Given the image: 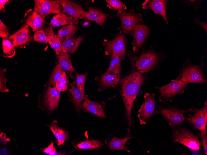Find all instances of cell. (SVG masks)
Masks as SVG:
<instances>
[{"mask_svg":"<svg viewBox=\"0 0 207 155\" xmlns=\"http://www.w3.org/2000/svg\"><path fill=\"white\" fill-rule=\"evenodd\" d=\"M129 57L131 63L130 72L119 82L121 93L124 102L126 114V119L130 126L131 123L132 109L135 99L139 92L143 83L146 80L147 73L142 74L137 71L134 67V56Z\"/></svg>","mask_w":207,"mask_h":155,"instance_id":"obj_1","label":"cell"},{"mask_svg":"<svg viewBox=\"0 0 207 155\" xmlns=\"http://www.w3.org/2000/svg\"><path fill=\"white\" fill-rule=\"evenodd\" d=\"M150 46L148 49L141 48L134 56L136 70L143 74L150 70H157L161 63L166 58L163 53L156 52Z\"/></svg>","mask_w":207,"mask_h":155,"instance_id":"obj_2","label":"cell"},{"mask_svg":"<svg viewBox=\"0 0 207 155\" xmlns=\"http://www.w3.org/2000/svg\"><path fill=\"white\" fill-rule=\"evenodd\" d=\"M204 62L201 61L198 65L192 64L188 59L183 65L179 75L181 80L187 83H196L204 84L207 82Z\"/></svg>","mask_w":207,"mask_h":155,"instance_id":"obj_3","label":"cell"},{"mask_svg":"<svg viewBox=\"0 0 207 155\" xmlns=\"http://www.w3.org/2000/svg\"><path fill=\"white\" fill-rule=\"evenodd\" d=\"M126 44V39L124 33L120 32L117 34L112 40H104L103 45L106 55H112L123 60L125 58Z\"/></svg>","mask_w":207,"mask_h":155,"instance_id":"obj_4","label":"cell"},{"mask_svg":"<svg viewBox=\"0 0 207 155\" xmlns=\"http://www.w3.org/2000/svg\"><path fill=\"white\" fill-rule=\"evenodd\" d=\"M115 17L121 21V25L118 29H121L123 33L128 34L131 36L136 24L139 22H143L142 14L135 13L133 10H131L128 12L123 11H118Z\"/></svg>","mask_w":207,"mask_h":155,"instance_id":"obj_5","label":"cell"},{"mask_svg":"<svg viewBox=\"0 0 207 155\" xmlns=\"http://www.w3.org/2000/svg\"><path fill=\"white\" fill-rule=\"evenodd\" d=\"M173 138L174 142L185 145L192 152L200 149V142L197 137L185 128L174 131Z\"/></svg>","mask_w":207,"mask_h":155,"instance_id":"obj_6","label":"cell"},{"mask_svg":"<svg viewBox=\"0 0 207 155\" xmlns=\"http://www.w3.org/2000/svg\"><path fill=\"white\" fill-rule=\"evenodd\" d=\"M151 29L143 22H139L135 25L132 32L133 40L132 42L133 54L137 53L142 48L143 44L150 34Z\"/></svg>","mask_w":207,"mask_h":155,"instance_id":"obj_7","label":"cell"},{"mask_svg":"<svg viewBox=\"0 0 207 155\" xmlns=\"http://www.w3.org/2000/svg\"><path fill=\"white\" fill-rule=\"evenodd\" d=\"M193 110L191 109L183 110L174 107L167 109L160 107L155 111L154 114H160L163 116L168 120L171 127H173L176 125L179 124L186 119L183 115L184 113Z\"/></svg>","mask_w":207,"mask_h":155,"instance_id":"obj_8","label":"cell"},{"mask_svg":"<svg viewBox=\"0 0 207 155\" xmlns=\"http://www.w3.org/2000/svg\"><path fill=\"white\" fill-rule=\"evenodd\" d=\"M34 10L45 18L49 14H58L61 11L58 0H35Z\"/></svg>","mask_w":207,"mask_h":155,"instance_id":"obj_9","label":"cell"},{"mask_svg":"<svg viewBox=\"0 0 207 155\" xmlns=\"http://www.w3.org/2000/svg\"><path fill=\"white\" fill-rule=\"evenodd\" d=\"M188 84L181 80L178 75L168 84L158 88L160 98H170L183 91Z\"/></svg>","mask_w":207,"mask_h":155,"instance_id":"obj_10","label":"cell"},{"mask_svg":"<svg viewBox=\"0 0 207 155\" xmlns=\"http://www.w3.org/2000/svg\"><path fill=\"white\" fill-rule=\"evenodd\" d=\"M155 95L147 93L144 97L145 102L140 106L138 112V117L139 120L140 124H145L147 121L152 116L155 109L154 98Z\"/></svg>","mask_w":207,"mask_h":155,"instance_id":"obj_11","label":"cell"},{"mask_svg":"<svg viewBox=\"0 0 207 155\" xmlns=\"http://www.w3.org/2000/svg\"><path fill=\"white\" fill-rule=\"evenodd\" d=\"M8 37L11 41L15 48L23 47L27 45L33 38L30 35L29 26L26 24Z\"/></svg>","mask_w":207,"mask_h":155,"instance_id":"obj_12","label":"cell"},{"mask_svg":"<svg viewBox=\"0 0 207 155\" xmlns=\"http://www.w3.org/2000/svg\"><path fill=\"white\" fill-rule=\"evenodd\" d=\"M121 76L112 74L106 71L103 74L95 78L99 86V91L108 88H115L121 80Z\"/></svg>","mask_w":207,"mask_h":155,"instance_id":"obj_13","label":"cell"},{"mask_svg":"<svg viewBox=\"0 0 207 155\" xmlns=\"http://www.w3.org/2000/svg\"><path fill=\"white\" fill-rule=\"evenodd\" d=\"M168 2L167 0H146L142 4V8L143 9H152L156 14L161 16L166 24L168 25L166 14Z\"/></svg>","mask_w":207,"mask_h":155,"instance_id":"obj_14","label":"cell"},{"mask_svg":"<svg viewBox=\"0 0 207 155\" xmlns=\"http://www.w3.org/2000/svg\"><path fill=\"white\" fill-rule=\"evenodd\" d=\"M58 1L59 4L62 6L64 12L73 17L82 19H85V11L79 4L69 0Z\"/></svg>","mask_w":207,"mask_h":155,"instance_id":"obj_15","label":"cell"},{"mask_svg":"<svg viewBox=\"0 0 207 155\" xmlns=\"http://www.w3.org/2000/svg\"><path fill=\"white\" fill-rule=\"evenodd\" d=\"M25 16H26L25 24L30 26L33 31L43 28L46 24L44 19L34 9L28 11Z\"/></svg>","mask_w":207,"mask_h":155,"instance_id":"obj_16","label":"cell"},{"mask_svg":"<svg viewBox=\"0 0 207 155\" xmlns=\"http://www.w3.org/2000/svg\"><path fill=\"white\" fill-rule=\"evenodd\" d=\"M60 92L55 86L49 87L45 95L44 102L47 108L51 111H53L58 106Z\"/></svg>","mask_w":207,"mask_h":155,"instance_id":"obj_17","label":"cell"},{"mask_svg":"<svg viewBox=\"0 0 207 155\" xmlns=\"http://www.w3.org/2000/svg\"><path fill=\"white\" fill-rule=\"evenodd\" d=\"M81 108L103 118L106 117L102 105L97 102L91 101L88 98L87 95L85 96L84 101L81 106Z\"/></svg>","mask_w":207,"mask_h":155,"instance_id":"obj_18","label":"cell"},{"mask_svg":"<svg viewBox=\"0 0 207 155\" xmlns=\"http://www.w3.org/2000/svg\"><path fill=\"white\" fill-rule=\"evenodd\" d=\"M78 19L60 12L53 16L49 25L53 27L65 26L70 24L74 25L78 23Z\"/></svg>","mask_w":207,"mask_h":155,"instance_id":"obj_19","label":"cell"},{"mask_svg":"<svg viewBox=\"0 0 207 155\" xmlns=\"http://www.w3.org/2000/svg\"><path fill=\"white\" fill-rule=\"evenodd\" d=\"M85 11V19L95 21L103 28V24L108 18V15L100 10L94 7H88Z\"/></svg>","mask_w":207,"mask_h":155,"instance_id":"obj_20","label":"cell"},{"mask_svg":"<svg viewBox=\"0 0 207 155\" xmlns=\"http://www.w3.org/2000/svg\"><path fill=\"white\" fill-rule=\"evenodd\" d=\"M81 36L77 38L72 37L64 39L63 42L61 49V52H67L74 54L78 48L83 39Z\"/></svg>","mask_w":207,"mask_h":155,"instance_id":"obj_21","label":"cell"},{"mask_svg":"<svg viewBox=\"0 0 207 155\" xmlns=\"http://www.w3.org/2000/svg\"><path fill=\"white\" fill-rule=\"evenodd\" d=\"M186 119L193 125L195 128L202 131L206 129V123L202 109L198 110L194 115L187 118Z\"/></svg>","mask_w":207,"mask_h":155,"instance_id":"obj_22","label":"cell"},{"mask_svg":"<svg viewBox=\"0 0 207 155\" xmlns=\"http://www.w3.org/2000/svg\"><path fill=\"white\" fill-rule=\"evenodd\" d=\"M59 65L63 71L74 72L75 69L71 61V56L67 52H61L58 57Z\"/></svg>","mask_w":207,"mask_h":155,"instance_id":"obj_23","label":"cell"},{"mask_svg":"<svg viewBox=\"0 0 207 155\" xmlns=\"http://www.w3.org/2000/svg\"><path fill=\"white\" fill-rule=\"evenodd\" d=\"M70 86L71 88L68 89L73 97V102L77 109H80L81 106V103L85 99L84 93L76 88L74 83L71 84Z\"/></svg>","mask_w":207,"mask_h":155,"instance_id":"obj_24","label":"cell"},{"mask_svg":"<svg viewBox=\"0 0 207 155\" xmlns=\"http://www.w3.org/2000/svg\"><path fill=\"white\" fill-rule=\"evenodd\" d=\"M133 137L128 135L124 138L120 139L116 137H114L109 142L110 149L113 151L118 150H124L130 153L125 146L126 142Z\"/></svg>","mask_w":207,"mask_h":155,"instance_id":"obj_25","label":"cell"},{"mask_svg":"<svg viewBox=\"0 0 207 155\" xmlns=\"http://www.w3.org/2000/svg\"><path fill=\"white\" fill-rule=\"evenodd\" d=\"M47 125L57 139L58 145L63 144L68 138L67 132L53 123H51L50 125Z\"/></svg>","mask_w":207,"mask_h":155,"instance_id":"obj_26","label":"cell"},{"mask_svg":"<svg viewBox=\"0 0 207 155\" xmlns=\"http://www.w3.org/2000/svg\"><path fill=\"white\" fill-rule=\"evenodd\" d=\"M47 41L51 47L55 51L58 57L61 53V49L64 40L58 35H53L46 37Z\"/></svg>","mask_w":207,"mask_h":155,"instance_id":"obj_27","label":"cell"},{"mask_svg":"<svg viewBox=\"0 0 207 155\" xmlns=\"http://www.w3.org/2000/svg\"><path fill=\"white\" fill-rule=\"evenodd\" d=\"M111 61L106 72L121 76V62L122 59L118 56L110 55Z\"/></svg>","mask_w":207,"mask_h":155,"instance_id":"obj_28","label":"cell"},{"mask_svg":"<svg viewBox=\"0 0 207 155\" xmlns=\"http://www.w3.org/2000/svg\"><path fill=\"white\" fill-rule=\"evenodd\" d=\"M3 55L4 57L12 58L15 54V51L13 43L8 37L2 40Z\"/></svg>","mask_w":207,"mask_h":155,"instance_id":"obj_29","label":"cell"},{"mask_svg":"<svg viewBox=\"0 0 207 155\" xmlns=\"http://www.w3.org/2000/svg\"><path fill=\"white\" fill-rule=\"evenodd\" d=\"M77 30V27L75 25H67L59 31L57 35L60 38L65 37L66 38L64 39H67L71 37L74 34Z\"/></svg>","mask_w":207,"mask_h":155,"instance_id":"obj_30","label":"cell"},{"mask_svg":"<svg viewBox=\"0 0 207 155\" xmlns=\"http://www.w3.org/2000/svg\"><path fill=\"white\" fill-rule=\"evenodd\" d=\"M103 144L97 140H86L79 143L77 147L80 149H93L99 148Z\"/></svg>","mask_w":207,"mask_h":155,"instance_id":"obj_31","label":"cell"},{"mask_svg":"<svg viewBox=\"0 0 207 155\" xmlns=\"http://www.w3.org/2000/svg\"><path fill=\"white\" fill-rule=\"evenodd\" d=\"M68 83V78L66 72L63 71L61 76L57 80L55 87L60 92H64L67 90Z\"/></svg>","mask_w":207,"mask_h":155,"instance_id":"obj_32","label":"cell"},{"mask_svg":"<svg viewBox=\"0 0 207 155\" xmlns=\"http://www.w3.org/2000/svg\"><path fill=\"white\" fill-rule=\"evenodd\" d=\"M63 71L60 66L57 64L53 69L49 79V84L53 86H55L56 82L61 76Z\"/></svg>","mask_w":207,"mask_h":155,"instance_id":"obj_33","label":"cell"},{"mask_svg":"<svg viewBox=\"0 0 207 155\" xmlns=\"http://www.w3.org/2000/svg\"><path fill=\"white\" fill-rule=\"evenodd\" d=\"M107 6L111 9H114L117 11H123L126 9V6L120 0H106Z\"/></svg>","mask_w":207,"mask_h":155,"instance_id":"obj_34","label":"cell"},{"mask_svg":"<svg viewBox=\"0 0 207 155\" xmlns=\"http://www.w3.org/2000/svg\"><path fill=\"white\" fill-rule=\"evenodd\" d=\"M34 40L37 42L47 44L46 36L44 28L40 29L34 32Z\"/></svg>","mask_w":207,"mask_h":155,"instance_id":"obj_35","label":"cell"},{"mask_svg":"<svg viewBox=\"0 0 207 155\" xmlns=\"http://www.w3.org/2000/svg\"><path fill=\"white\" fill-rule=\"evenodd\" d=\"M76 83L77 88L84 93L85 84L87 76V73L80 74L76 73Z\"/></svg>","mask_w":207,"mask_h":155,"instance_id":"obj_36","label":"cell"},{"mask_svg":"<svg viewBox=\"0 0 207 155\" xmlns=\"http://www.w3.org/2000/svg\"><path fill=\"white\" fill-rule=\"evenodd\" d=\"M6 69H0V91L1 92H7L9 90L7 88L6 84L7 79L6 77Z\"/></svg>","mask_w":207,"mask_h":155,"instance_id":"obj_37","label":"cell"},{"mask_svg":"<svg viewBox=\"0 0 207 155\" xmlns=\"http://www.w3.org/2000/svg\"><path fill=\"white\" fill-rule=\"evenodd\" d=\"M9 35L8 28L3 22L0 20V36L2 38L8 37Z\"/></svg>","mask_w":207,"mask_h":155,"instance_id":"obj_38","label":"cell"},{"mask_svg":"<svg viewBox=\"0 0 207 155\" xmlns=\"http://www.w3.org/2000/svg\"><path fill=\"white\" fill-rule=\"evenodd\" d=\"M184 2L185 3L189 6H192L195 9L197 10L200 6L201 3L203 0H183Z\"/></svg>","mask_w":207,"mask_h":155,"instance_id":"obj_39","label":"cell"},{"mask_svg":"<svg viewBox=\"0 0 207 155\" xmlns=\"http://www.w3.org/2000/svg\"><path fill=\"white\" fill-rule=\"evenodd\" d=\"M206 129L201 131V136L203 144V146L204 149V151L206 154H207V137L206 134Z\"/></svg>","mask_w":207,"mask_h":155,"instance_id":"obj_40","label":"cell"},{"mask_svg":"<svg viewBox=\"0 0 207 155\" xmlns=\"http://www.w3.org/2000/svg\"><path fill=\"white\" fill-rule=\"evenodd\" d=\"M42 152L49 155H55V149L53 147V143H51L47 147L43 149Z\"/></svg>","mask_w":207,"mask_h":155,"instance_id":"obj_41","label":"cell"},{"mask_svg":"<svg viewBox=\"0 0 207 155\" xmlns=\"http://www.w3.org/2000/svg\"><path fill=\"white\" fill-rule=\"evenodd\" d=\"M193 22L197 25L205 30L206 32V33H207V23L206 22L201 21L198 18H196L195 19Z\"/></svg>","mask_w":207,"mask_h":155,"instance_id":"obj_42","label":"cell"},{"mask_svg":"<svg viewBox=\"0 0 207 155\" xmlns=\"http://www.w3.org/2000/svg\"><path fill=\"white\" fill-rule=\"evenodd\" d=\"M12 1L9 0H0V11L1 12L4 13L5 11V5L6 4L9 3Z\"/></svg>","mask_w":207,"mask_h":155,"instance_id":"obj_43","label":"cell"},{"mask_svg":"<svg viewBox=\"0 0 207 155\" xmlns=\"http://www.w3.org/2000/svg\"><path fill=\"white\" fill-rule=\"evenodd\" d=\"M0 141L1 142L6 145L7 143L10 141L9 138H7L6 135L3 133H0Z\"/></svg>","mask_w":207,"mask_h":155,"instance_id":"obj_44","label":"cell"},{"mask_svg":"<svg viewBox=\"0 0 207 155\" xmlns=\"http://www.w3.org/2000/svg\"><path fill=\"white\" fill-rule=\"evenodd\" d=\"M204 115L205 117V121L207 123V104L202 108V109Z\"/></svg>","mask_w":207,"mask_h":155,"instance_id":"obj_45","label":"cell"},{"mask_svg":"<svg viewBox=\"0 0 207 155\" xmlns=\"http://www.w3.org/2000/svg\"><path fill=\"white\" fill-rule=\"evenodd\" d=\"M90 23L87 21H86L83 24V26L84 27H86L88 26H90Z\"/></svg>","mask_w":207,"mask_h":155,"instance_id":"obj_46","label":"cell"},{"mask_svg":"<svg viewBox=\"0 0 207 155\" xmlns=\"http://www.w3.org/2000/svg\"><path fill=\"white\" fill-rule=\"evenodd\" d=\"M192 155H201V153L199 152H197V151L193 152L192 154Z\"/></svg>","mask_w":207,"mask_h":155,"instance_id":"obj_47","label":"cell"}]
</instances>
